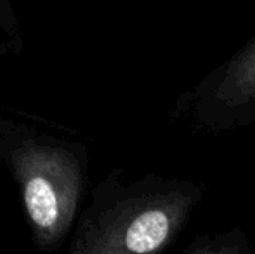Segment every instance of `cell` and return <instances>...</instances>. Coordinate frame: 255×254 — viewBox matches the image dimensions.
<instances>
[{"mask_svg":"<svg viewBox=\"0 0 255 254\" xmlns=\"http://www.w3.org/2000/svg\"><path fill=\"white\" fill-rule=\"evenodd\" d=\"M23 204L40 246L52 248L68 234L84 188V167L70 146L24 139L9 157Z\"/></svg>","mask_w":255,"mask_h":254,"instance_id":"1","label":"cell"},{"mask_svg":"<svg viewBox=\"0 0 255 254\" xmlns=\"http://www.w3.org/2000/svg\"><path fill=\"white\" fill-rule=\"evenodd\" d=\"M175 200L148 197L91 213L75 235L73 253L144 254L163 248L181 218Z\"/></svg>","mask_w":255,"mask_h":254,"instance_id":"2","label":"cell"},{"mask_svg":"<svg viewBox=\"0 0 255 254\" xmlns=\"http://www.w3.org/2000/svg\"><path fill=\"white\" fill-rule=\"evenodd\" d=\"M219 96L229 103L255 98V44L231 66L221 84Z\"/></svg>","mask_w":255,"mask_h":254,"instance_id":"3","label":"cell"},{"mask_svg":"<svg viewBox=\"0 0 255 254\" xmlns=\"http://www.w3.org/2000/svg\"><path fill=\"white\" fill-rule=\"evenodd\" d=\"M2 3H5V0H0V5H2Z\"/></svg>","mask_w":255,"mask_h":254,"instance_id":"4","label":"cell"}]
</instances>
